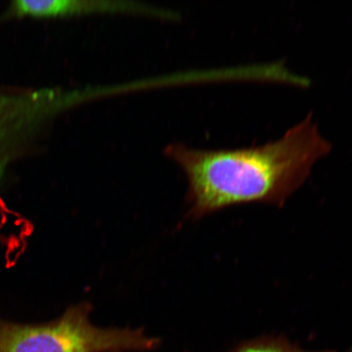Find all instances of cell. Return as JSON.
Here are the masks:
<instances>
[{"label":"cell","mask_w":352,"mask_h":352,"mask_svg":"<svg viewBox=\"0 0 352 352\" xmlns=\"http://www.w3.org/2000/svg\"><path fill=\"white\" fill-rule=\"evenodd\" d=\"M88 302L70 307L59 319L42 324L0 320V352H122L151 351L160 340L142 329H101L92 324Z\"/></svg>","instance_id":"7a4b0ae2"},{"label":"cell","mask_w":352,"mask_h":352,"mask_svg":"<svg viewBox=\"0 0 352 352\" xmlns=\"http://www.w3.org/2000/svg\"><path fill=\"white\" fill-rule=\"evenodd\" d=\"M331 151L309 113L280 139L259 146L197 151L173 144L166 154L186 173L189 215L197 219L240 204L281 208Z\"/></svg>","instance_id":"6da1fadb"},{"label":"cell","mask_w":352,"mask_h":352,"mask_svg":"<svg viewBox=\"0 0 352 352\" xmlns=\"http://www.w3.org/2000/svg\"><path fill=\"white\" fill-rule=\"evenodd\" d=\"M12 15L52 19L100 12H147L144 4L108 0H17L10 8Z\"/></svg>","instance_id":"277c9868"},{"label":"cell","mask_w":352,"mask_h":352,"mask_svg":"<svg viewBox=\"0 0 352 352\" xmlns=\"http://www.w3.org/2000/svg\"><path fill=\"white\" fill-rule=\"evenodd\" d=\"M232 352H312L299 349L285 338L280 337H262L242 342ZM318 352H334L324 351Z\"/></svg>","instance_id":"5b68a950"},{"label":"cell","mask_w":352,"mask_h":352,"mask_svg":"<svg viewBox=\"0 0 352 352\" xmlns=\"http://www.w3.org/2000/svg\"><path fill=\"white\" fill-rule=\"evenodd\" d=\"M61 104L54 90L0 87V184L13 164L33 152Z\"/></svg>","instance_id":"3957f363"}]
</instances>
